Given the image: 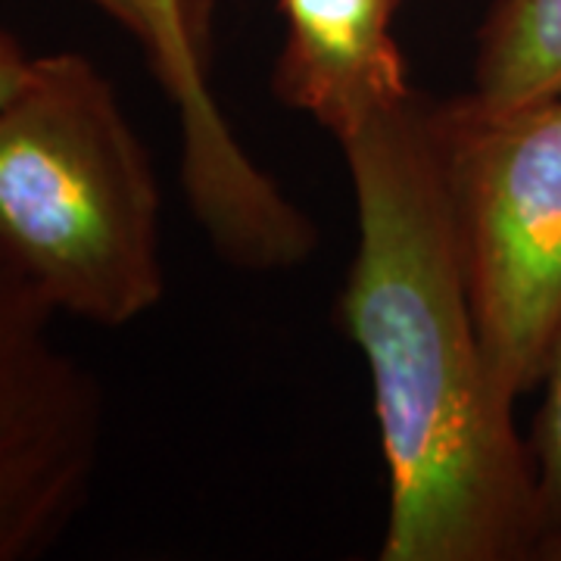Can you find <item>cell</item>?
I'll list each match as a JSON object with an SVG mask.
<instances>
[{"mask_svg": "<svg viewBox=\"0 0 561 561\" xmlns=\"http://www.w3.org/2000/svg\"><path fill=\"white\" fill-rule=\"evenodd\" d=\"M400 0H278L287 25L275 94L341 140L415 88L393 38Z\"/></svg>", "mask_w": 561, "mask_h": 561, "instance_id": "8992f818", "label": "cell"}, {"mask_svg": "<svg viewBox=\"0 0 561 561\" xmlns=\"http://www.w3.org/2000/svg\"><path fill=\"white\" fill-rule=\"evenodd\" d=\"M144 50L179 113L181 184L228 262L262 265L300 241L306 213L247 157L209 88V22L219 0H140Z\"/></svg>", "mask_w": 561, "mask_h": 561, "instance_id": "5b68a950", "label": "cell"}, {"mask_svg": "<svg viewBox=\"0 0 561 561\" xmlns=\"http://www.w3.org/2000/svg\"><path fill=\"white\" fill-rule=\"evenodd\" d=\"M542 405L530 456L537 471V502H540V559L561 561V337L552 350L549 368L542 375Z\"/></svg>", "mask_w": 561, "mask_h": 561, "instance_id": "ba28073f", "label": "cell"}, {"mask_svg": "<svg viewBox=\"0 0 561 561\" xmlns=\"http://www.w3.org/2000/svg\"><path fill=\"white\" fill-rule=\"evenodd\" d=\"M437 138L474 324L518 402L561 337V94L437 101Z\"/></svg>", "mask_w": 561, "mask_h": 561, "instance_id": "3957f363", "label": "cell"}, {"mask_svg": "<svg viewBox=\"0 0 561 561\" xmlns=\"http://www.w3.org/2000/svg\"><path fill=\"white\" fill-rule=\"evenodd\" d=\"M28 66L32 57L16 44V38H10L0 28V106L20 91V84L28 76Z\"/></svg>", "mask_w": 561, "mask_h": 561, "instance_id": "9c48e42d", "label": "cell"}, {"mask_svg": "<svg viewBox=\"0 0 561 561\" xmlns=\"http://www.w3.org/2000/svg\"><path fill=\"white\" fill-rule=\"evenodd\" d=\"M471 98L493 106L561 94V0H496L478 32Z\"/></svg>", "mask_w": 561, "mask_h": 561, "instance_id": "52a82bcc", "label": "cell"}, {"mask_svg": "<svg viewBox=\"0 0 561 561\" xmlns=\"http://www.w3.org/2000/svg\"><path fill=\"white\" fill-rule=\"evenodd\" d=\"M337 144L356 203L341 316L368 365L390 486L378 559H540L534 456L468 300L437 101L412 91Z\"/></svg>", "mask_w": 561, "mask_h": 561, "instance_id": "6da1fadb", "label": "cell"}, {"mask_svg": "<svg viewBox=\"0 0 561 561\" xmlns=\"http://www.w3.org/2000/svg\"><path fill=\"white\" fill-rule=\"evenodd\" d=\"M60 312L0 247V561H35L72 530L98 481L106 400L57 337Z\"/></svg>", "mask_w": 561, "mask_h": 561, "instance_id": "277c9868", "label": "cell"}, {"mask_svg": "<svg viewBox=\"0 0 561 561\" xmlns=\"http://www.w3.org/2000/svg\"><path fill=\"white\" fill-rule=\"evenodd\" d=\"M88 3H94L98 10H103L128 35L144 41V28L147 25H144V3L140 0H88Z\"/></svg>", "mask_w": 561, "mask_h": 561, "instance_id": "30bf717a", "label": "cell"}, {"mask_svg": "<svg viewBox=\"0 0 561 561\" xmlns=\"http://www.w3.org/2000/svg\"><path fill=\"white\" fill-rule=\"evenodd\" d=\"M0 247L57 312L125 328L165 294L162 191L113 81L88 57H32L0 106Z\"/></svg>", "mask_w": 561, "mask_h": 561, "instance_id": "7a4b0ae2", "label": "cell"}]
</instances>
